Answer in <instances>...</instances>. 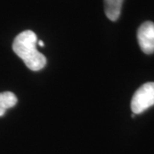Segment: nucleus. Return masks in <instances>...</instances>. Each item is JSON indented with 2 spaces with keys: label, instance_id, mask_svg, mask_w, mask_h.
I'll list each match as a JSON object with an SVG mask.
<instances>
[{
  "label": "nucleus",
  "instance_id": "obj_2",
  "mask_svg": "<svg viewBox=\"0 0 154 154\" xmlns=\"http://www.w3.org/2000/svg\"><path fill=\"white\" fill-rule=\"evenodd\" d=\"M154 105V82L143 84L134 93L131 100L134 114H140Z\"/></svg>",
  "mask_w": 154,
  "mask_h": 154
},
{
  "label": "nucleus",
  "instance_id": "obj_3",
  "mask_svg": "<svg viewBox=\"0 0 154 154\" xmlns=\"http://www.w3.org/2000/svg\"><path fill=\"white\" fill-rule=\"evenodd\" d=\"M137 38L140 49L146 54L154 52V23L145 22L140 25L137 32Z\"/></svg>",
  "mask_w": 154,
  "mask_h": 154
},
{
  "label": "nucleus",
  "instance_id": "obj_4",
  "mask_svg": "<svg viewBox=\"0 0 154 154\" xmlns=\"http://www.w3.org/2000/svg\"><path fill=\"white\" fill-rule=\"evenodd\" d=\"M122 3L123 0H104L105 15L109 20L115 22L119 18Z\"/></svg>",
  "mask_w": 154,
  "mask_h": 154
},
{
  "label": "nucleus",
  "instance_id": "obj_6",
  "mask_svg": "<svg viewBox=\"0 0 154 154\" xmlns=\"http://www.w3.org/2000/svg\"><path fill=\"white\" fill-rule=\"evenodd\" d=\"M37 45H39V46H45V44L43 41H41V40H38V42H37Z\"/></svg>",
  "mask_w": 154,
  "mask_h": 154
},
{
  "label": "nucleus",
  "instance_id": "obj_5",
  "mask_svg": "<svg viewBox=\"0 0 154 154\" xmlns=\"http://www.w3.org/2000/svg\"><path fill=\"white\" fill-rule=\"evenodd\" d=\"M17 96L11 92L0 93V116L5 114L6 110L17 105Z\"/></svg>",
  "mask_w": 154,
  "mask_h": 154
},
{
  "label": "nucleus",
  "instance_id": "obj_1",
  "mask_svg": "<svg viewBox=\"0 0 154 154\" xmlns=\"http://www.w3.org/2000/svg\"><path fill=\"white\" fill-rule=\"evenodd\" d=\"M37 42L36 34L31 30H26L17 35L12 45L14 52L33 71L44 69L46 64L45 57L37 50Z\"/></svg>",
  "mask_w": 154,
  "mask_h": 154
}]
</instances>
